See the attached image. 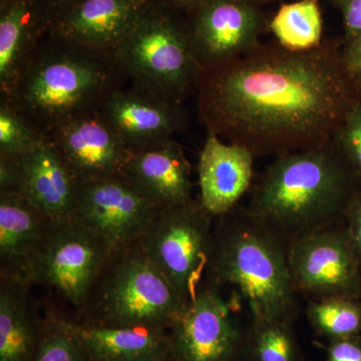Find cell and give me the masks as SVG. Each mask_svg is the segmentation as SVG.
Wrapping results in <instances>:
<instances>
[{
	"label": "cell",
	"instance_id": "obj_3",
	"mask_svg": "<svg viewBox=\"0 0 361 361\" xmlns=\"http://www.w3.org/2000/svg\"><path fill=\"white\" fill-rule=\"evenodd\" d=\"M114 54L47 33L7 102L47 135L73 116L99 110L125 78Z\"/></svg>",
	"mask_w": 361,
	"mask_h": 361
},
{
	"label": "cell",
	"instance_id": "obj_37",
	"mask_svg": "<svg viewBox=\"0 0 361 361\" xmlns=\"http://www.w3.org/2000/svg\"><path fill=\"white\" fill-rule=\"evenodd\" d=\"M9 0H0V6H2V4H6V2H8Z\"/></svg>",
	"mask_w": 361,
	"mask_h": 361
},
{
	"label": "cell",
	"instance_id": "obj_31",
	"mask_svg": "<svg viewBox=\"0 0 361 361\" xmlns=\"http://www.w3.org/2000/svg\"><path fill=\"white\" fill-rule=\"evenodd\" d=\"M341 9L345 30V44L361 37V0H334Z\"/></svg>",
	"mask_w": 361,
	"mask_h": 361
},
{
	"label": "cell",
	"instance_id": "obj_16",
	"mask_svg": "<svg viewBox=\"0 0 361 361\" xmlns=\"http://www.w3.org/2000/svg\"><path fill=\"white\" fill-rule=\"evenodd\" d=\"M18 190L45 218L75 217L78 178L49 137L16 159Z\"/></svg>",
	"mask_w": 361,
	"mask_h": 361
},
{
	"label": "cell",
	"instance_id": "obj_20",
	"mask_svg": "<svg viewBox=\"0 0 361 361\" xmlns=\"http://www.w3.org/2000/svg\"><path fill=\"white\" fill-rule=\"evenodd\" d=\"M47 0H9L0 6V90L8 99L33 52L51 28Z\"/></svg>",
	"mask_w": 361,
	"mask_h": 361
},
{
	"label": "cell",
	"instance_id": "obj_30",
	"mask_svg": "<svg viewBox=\"0 0 361 361\" xmlns=\"http://www.w3.org/2000/svg\"><path fill=\"white\" fill-rule=\"evenodd\" d=\"M342 225L349 243L361 263V190L349 204Z\"/></svg>",
	"mask_w": 361,
	"mask_h": 361
},
{
	"label": "cell",
	"instance_id": "obj_17",
	"mask_svg": "<svg viewBox=\"0 0 361 361\" xmlns=\"http://www.w3.org/2000/svg\"><path fill=\"white\" fill-rule=\"evenodd\" d=\"M49 223L20 190H0V278L33 286Z\"/></svg>",
	"mask_w": 361,
	"mask_h": 361
},
{
	"label": "cell",
	"instance_id": "obj_35",
	"mask_svg": "<svg viewBox=\"0 0 361 361\" xmlns=\"http://www.w3.org/2000/svg\"><path fill=\"white\" fill-rule=\"evenodd\" d=\"M348 68L351 77H353L356 90L361 96V63L360 65L348 66Z\"/></svg>",
	"mask_w": 361,
	"mask_h": 361
},
{
	"label": "cell",
	"instance_id": "obj_28",
	"mask_svg": "<svg viewBox=\"0 0 361 361\" xmlns=\"http://www.w3.org/2000/svg\"><path fill=\"white\" fill-rule=\"evenodd\" d=\"M334 148L350 169L357 182L361 184V96L358 97L348 113L334 140Z\"/></svg>",
	"mask_w": 361,
	"mask_h": 361
},
{
	"label": "cell",
	"instance_id": "obj_21",
	"mask_svg": "<svg viewBox=\"0 0 361 361\" xmlns=\"http://www.w3.org/2000/svg\"><path fill=\"white\" fill-rule=\"evenodd\" d=\"M90 361H169L170 331L147 325L90 324L75 319Z\"/></svg>",
	"mask_w": 361,
	"mask_h": 361
},
{
	"label": "cell",
	"instance_id": "obj_33",
	"mask_svg": "<svg viewBox=\"0 0 361 361\" xmlns=\"http://www.w3.org/2000/svg\"><path fill=\"white\" fill-rule=\"evenodd\" d=\"M343 58L348 66L360 65L361 37L344 45Z\"/></svg>",
	"mask_w": 361,
	"mask_h": 361
},
{
	"label": "cell",
	"instance_id": "obj_5",
	"mask_svg": "<svg viewBox=\"0 0 361 361\" xmlns=\"http://www.w3.org/2000/svg\"><path fill=\"white\" fill-rule=\"evenodd\" d=\"M186 304L149 260L139 240L114 249L77 320L170 329Z\"/></svg>",
	"mask_w": 361,
	"mask_h": 361
},
{
	"label": "cell",
	"instance_id": "obj_12",
	"mask_svg": "<svg viewBox=\"0 0 361 361\" xmlns=\"http://www.w3.org/2000/svg\"><path fill=\"white\" fill-rule=\"evenodd\" d=\"M158 209L123 176L78 179L75 217L113 249L139 241Z\"/></svg>",
	"mask_w": 361,
	"mask_h": 361
},
{
	"label": "cell",
	"instance_id": "obj_25",
	"mask_svg": "<svg viewBox=\"0 0 361 361\" xmlns=\"http://www.w3.org/2000/svg\"><path fill=\"white\" fill-rule=\"evenodd\" d=\"M305 314L316 336L327 341L361 336L360 299H308Z\"/></svg>",
	"mask_w": 361,
	"mask_h": 361
},
{
	"label": "cell",
	"instance_id": "obj_8",
	"mask_svg": "<svg viewBox=\"0 0 361 361\" xmlns=\"http://www.w3.org/2000/svg\"><path fill=\"white\" fill-rule=\"evenodd\" d=\"M113 250L106 239L75 216L51 221L35 265L33 286L51 289L78 316Z\"/></svg>",
	"mask_w": 361,
	"mask_h": 361
},
{
	"label": "cell",
	"instance_id": "obj_7",
	"mask_svg": "<svg viewBox=\"0 0 361 361\" xmlns=\"http://www.w3.org/2000/svg\"><path fill=\"white\" fill-rule=\"evenodd\" d=\"M200 198L185 205L159 208L140 242L185 303L201 286L212 245L213 220Z\"/></svg>",
	"mask_w": 361,
	"mask_h": 361
},
{
	"label": "cell",
	"instance_id": "obj_2",
	"mask_svg": "<svg viewBox=\"0 0 361 361\" xmlns=\"http://www.w3.org/2000/svg\"><path fill=\"white\" fill-rule=\"evenodd\" d=\"M360 183L334 144L276 157L251 191L249 212L286 245L341 225Z\"/></svg>",
	"mask_w": 361,
	"mask_h": 361
},
{
	"label": "cell",
	"instance_id": "obj_13",
	"mask_svg": "<svg viewBox=\"0 0 361 361\" xmlns=\"http://www.w3.org/2000/svg\"><path fill=\"white\" fill-rule=\"evenodd\" d=\"M78 179L123 176L132 151L99 110L73 116L47 133Z\"/></svg>",
	"mask_w": 361,
	"mask_h": 361
},
{
	"label": "cell",
	"instance_id": "obj_6",
	"mask_svg": "<svg viewBox=\"0 0 361 361\" xmlns=\"http://www.w3.org/2000/svg\"><path fill=\"white\" fill-rule=\"evenodd\" d=\"M114 58L133 87L172 103L196 92L202 75L186 16L156 0Z\"/></svg>",
	"mask_w": 361,
	"mask_h": 361
},
{
	"label": "cell",
	"instance_id": "obj_27",
	"mask_svg": "<svg viewBox=\"0 0 361 361\" xmlns=\"http://www.w3.org/2000/svg\"><path fill=\"white\" fill-rule=\"evenodd\" d=\"M45 137L20 111L7 102L1 101L0 158L16 160Z\"/></svg>",
	"mask_w": 361,
	"mask_h": 361
},
{
	"label": "cell",
	"instance_id": "obj_23",
	"mask_svg": "<svg viewBox=\"0 0 361 361\" xmlns=\"http://www.w3.org/2000/svg\"><path fill=\"white\" fill-rule=\"evenodd\" d=\"M294 322L252 318L244 337L242 361H304Z\"/></svg>",
	"mask_w": 361,
	"mask_h": 361
},
{
	"label": "cell",
	"instance_id": "obj_11",
	"mask_svg": "<svg viewBox=\"0 0 361 361\" xmlns=\"http://www.w3.org/2000/svg\"><path fill=\"white\" fill-rule=\"evenodd\" d=\"M185 16L202 71L225 65L255 49L267 26L261 7L241 0H210Z\"/></svg>",
	"mask_w": 361,
	"mask_h": 361
},
{
	"label": "cell",
	"instance_id": "obj_36",
	"mask_svg": "<svg viewBox=\"0 0 361 361\" xmlns=\"http://www.w3.org/2000/svg\"><path fill=\"white\" fill-rule=\"evenodd\" d=\"M245 4H251V6L262 7L265 4H271V2L277 1V0H241Z\"/></svg>",
	"mask_w": 361,
	"mask_h": 361
},
{
	"label": "cell",
	"instance_id": "obj_14",
	"mask_svg": "<svg viewBox=\"0 0 361 361\" xmlns=\"http://www.w3.org/2000/svg\"><path fill=\"white\" fill-rule=\"evenodd\" d=\"M155 0H78L52 18L49 33L114 54Z\"/></svg>",
	"mask_w": 361,
	"mask_h": 361
},
{
	"label": "cell",
	"instance_id": "obj_4",
	"mask_svg": "<svg viewBox=\"0 0 361 361\" xmlns=\"http://www.w3.org/2000/svg\"><path fill=\"white\" fill-rule=\"evenodd\" d=\"M216 219L206 270L209 282L235 289L252 318L295 322L299 294L292 281L286 244L247 207L236 206Z\"/></svg>",
	"mask_w": 361,
	"mask_h": 361
},
{
	"label": "cell",
	"instance_id": "obj_15",
	"mask_svg": "<svg viewBox=\"0 0 361 361\" xmlns=\"http://www.w3.org/2000/svg\"><path fill=\"white\" fill-rule=\"evenodd\" d=\"M99 111L132 153L171 141L188 127L182 104L159 99L135 87L114 90Z\"/></svg>",
	"mask_w": 361,
	"mask_h": 361
},
{
	"label": "cell",
	"instance_id": "obj_18",
	"mask_svg": "<svg viewBox=\"0 0 361 361\" xmlns=\"http://www.w3.org/2000/svg\"><path fill=\"white\" fill-rule=\"evenodd\" d=\"M255 158L244 147L226 144L218 135L208 133L199 157V198L214 217L238 206L253 186Z\"/></svg>",
	"mask_w": 361,
	"mask_h": 361
},
{
	"label": "cell",
	"instance_id": "obj_22",
	"mask_svg": "<svg viewBox=\"0 0 361 361\" xmlns=\"http://www.w3.org/2000/svg\"><path fill=\"white\" fill-rule=\"evenodd\" d=\"M32 287L0 278V361H33L44 316Z\"/></svg>",
	"mask_w": 361,
	"mask_h": 361
},
{
	"label": "cell",
	"instance_id": "obj_10",
	"mask_svg": "<svg viewBox=\"0 0 361 361\" xmlns=\"http://www.w3.org/2000/svg\"><path fill=\"white\" fill-rule=\"evenodd\" d=\"M292 281L308 299L361 297V263L343 225L319 230L287 245Z\"/></svg>",
	"mask_w": 361,
	"mask_h": 361
},
{
	"label": "cell",
	"instance_id": "obj_29",
	"mask_svg": "<svg viewBox=\"0 0 361 361\" xmlns=\"http://www.w3.org/2000/svg\"><path fill=\"white\" fill-rule=\"evenodd\" d=\"M324 361H361V336L327 341Z\"/></svg>",
	"mask_w": 361,
	"mask_h": 361
},
{
	"label": "cell",
	"instance_id": "obj_26",
	"mask_svg": "<svg viewBox=\"0 0 361 361\" xmlns=\"http://www.w3.org/2000/svg\"><path fill=\"white\" fill-rule=\"evenodd\" d=\"M33 361H90L75 319L47 307Z\"/></svg>",
	"mask_w": 361,
	"mask_h": 361
},
{
	"label": "cell",
	"instance_id": "obj_19",
	"mask_svg": "<svg viewBox=\"0 0 361 361\" xmlns=\"http://www.w3.org/2000/svg\"><path fill=\"white\" fill-rule=\"evenodd\" d=\"M191 171L182 147L173 139L133 152L123 176L153 205L172 208L193 200Z\"/></svg>",
	"mask_w": 361,
	"mask_h": 361
},
{
	"label": "cell",
	"instance_id": "obj_24",
	"mask_svg": "<svg viewBox=\"0 0 361 361\" xmlns=\"http://www.w3.org/2000/svg\"><path fill=\"white\" fill-rule=\"evenodd\" d=\"M268 26L278 44L289 51H310L323 42L318 0H296L283 4Z\"/></svg>",
	"mask_w": 361,
	"mask_h": 361
},
{
	"label": "cell",
	"instance_id": "obj_34",
	"mask_svg": "<svg viewBox=\"0 0 361 361\" xmlns=\"http://www.w3.org/2000/svg\"><path fill=\"white\" fill-rule=\"evenodd\" d=\"M78 0H47L49 6V13H51V20L54 16H56L61 11L75 4Z\"/></svg>",
	"mask_w": 361,
	"mask_h": 361
},
{
	"label": "cell",
	"instance_id": "obj_9",
	"mask_svg": "<svg viewBox=\"0 0 361 361\" xmlns=\"http://www.w3.org/2000/svg\"><path fill=\"white\" fill-rule=\"evenodd\" d=\"M238 310L219 286L201 284L169 329V361H242L246 329Z\"/></svg>",
	"mask_w": 361,
	"mask_h": 361
},
{
	"label": "cell",
	"instance_id": "obj_1",
	"mask_svg": "<svg viewBox=\"0 0 361 361\" xmlns=\"http://www.w3.org/2000/svg\"><path fill=\"white\" fill-rule=\"evenodd\" d=\"M196 92L208 133L275 158L331 144L360 97L334 40L305 51L260 44L202 71Z\"/></svg>",
	"mask_w": 361,
	"mask_h": 361
},
{
	"label": "cell",
	"instance_id": "obj_32",
	"mask_svg": "<svg viewBox=\"0 0 361 361\" xmlns=\"http://www.w3.org/2000/svg\"><path fill=\"white\" fill-rule=\"evenodd\" d=\"M159 4L187 16L210 0H156Z\"/></svg>",
	"mask_w": 361,
	"mask_h": 361
}]
</instances>
